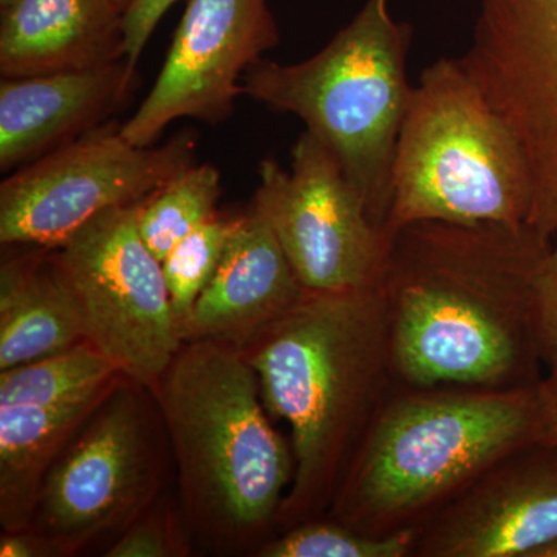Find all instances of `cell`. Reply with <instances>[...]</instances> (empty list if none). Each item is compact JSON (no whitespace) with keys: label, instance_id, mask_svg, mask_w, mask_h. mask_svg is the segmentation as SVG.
I'll list each match as a JSON object with an SVG mask.
<instances>
[{"label":"cell","instance_id":"cell-12","mask_svg":"<svg viewBox=\"0 0 557 557\" xmlns=\"http://www.w3.org/2000/svg\"><path fill=\"white\" fill-rule=\"evenodd\" d=\"M278 42L270 0H188L152 89L121 134L152 146L178 120L225 123L244 97L245 73Z\"/></svg>","mask_w":557,"mask_h":557},{"label":"cell","instance_id":"cell-14","mask_svg":"<svg viewBox=\"0 0 557 557\" xmlns=\"http://www.w3.org/2000/svg\"><path fill=\"white\" fill-rule=\"evenodd\" d=\"M138 86L126 60L0 81V171L13 172L113 120Z\"/></svg>","mask_w":557,"mask_h":557},{"label":"cell","instance_id":"cell-22","mask_svg":"<svg viewBox=\"0 0 557 557\" xmlns=\"http://www.w3.org/2000/svg\"><path fill=\"white\" fill-rule=\"evenodd\" d=\"M236 219L237 215L233 218L219 212L183 237L161 262L180 336L194 306L222 262Z\"/></svg>","mask_w":557,"mask_h":557},{"label":"cell","instance_id":"cell-17","mask_svg":"<svg viewBox=\"0 0 557 557\" xmlns=\"http://www.w3.org/2000/svg\"><path fill=\"white\" fill-rule=\"evenodd\" d=\"M84 339L78 306L53 249L28 247V251L3 255L0 372L58 354Z\"/></svg>","mask_w":557,"mask_h":557},{"label":"cell","instance_id":"cell-7","mask_svg":"<svg viewBox=\"0 0 557 557\" xmlns=\"http://www.w3.org/2000/svg\"><path fill=\"white\" fill-rule=\"evenodd\" d=\"M171 463L152 391L120 375L51 467L28 530L51 556L108 549L163 496Z\"/></svg>","mask_w":557,"mask_h":557},{"label":"cell","instance_id":"cell-6","mask_svg":"<svg viewBox=\"0 0 557 557\" xmlns=\"http://www.w3.org/2000/svg\"><path fill=\"white\" fill-rule=\"evenodd\" d=\"M531 208L530 168L507 121L460 58L429 65L399 131L387 236L429 220L527 225Z\"/></svg>","mask_w":557,"mask_h":557},{"label":"cell","instance_id":"cell-16","mask_svg":"<svg viewBox=\"0 0 557 557\" xmlns=\"http://www.w3.org/2000/svg\"><path fill=\"white\" fill-rule=\"evenodd\" d=\"M0 13L2 78L126 60L124 13L113 0H16Z\"/></svg>","mask_w":557,"mask_h":557},{"label":"cell","instance_id":"cell-3","mask_svg":"<svg viewBox=\"0 0 557 557\" xmlns=\"http://www.w3.org/2000/svg\"><path fill=\"white\" fill-rule=\"evenodd\" d=\"M177 468L193 548L256 556L277 534L295 458L271 426L240 348L185 341L152 388Z\"/></svg>","mask_w":557,"mask_h":557},{"label":"cell","instance_id":"cell-19","mask_svg":"<svg viewBox=\"0 0 557 557\" xmlns=\"http://www.w3.org/2000/svg\"><path fill=\"white\" fill-rule=\"evenodd\" d=\"M120 372L89 341L0 372L2 406H54L89 397Z\"/></svg>","mask_w":557,"mask_h":557},{"label":"cell","instance_id":"cell-28","mask_svg":"<svg viewBox=\"0 0 557 557\" xmlns=\"http://www.w3.org/2000/svg\"><path fill=\"white\" fill-rule=\"evenodd\" d=\"M113 2L116 3V7H119V9L123 11V13H126V11L129 10V7L132 5V3L135 2V0H113Z\"/></svg>","mask_w":557,"mask_h":557},{"label":"cell","instance_id":"cell-15","mask_svg":"<svg viewBox=\"0 0 557 557\" xmlns=\"http://www.w3.org/2000/svg\"><path fill=\"white\" fill-rule=\"evenodd\" d=\"M306 292L269 220L251 203L237 215L222 262L182 330L183 343L245 347Z\"/></svg>","mask_w":557,"mask_h":557},{"label":"cell","instance_id":"cell-26","mask_svg":"<svg viewBox=\"0 0 557 557\" xmlns=\"http://www.w3.org/2000/svg\"><path fill=\"white\" fill-rule=\"evenodd\" d=\"M0 556L2 557H47L51 556L49 547L30 530L17 533H3L0 537Z\"/></svg>","mask_w":557,"mask_h":557},{"label":"cell","instance_id":"cell-2","mask_svg":"<svg viewBox=\"0 0 557 557\" xmlns=\"http://www.w3.org/2000/svg\"><path fill=\"white\" fill-rule=\"evenodd\" d=\"M240 351L270 416L292 429L295 474L277 534L325 518L370 424L398 386L380 285L307 289Z\"/></svg>","mask_w":557,"mask_h":557},{"label":"cell","instance_id":"cell-13","mask_svg":"<svg viewBox=\"0 0 557 557\" xmlns=\"http://www.w3.org/2000/svg\"><path fill=\"white\" fill-rule=\"evenodd\" d=\"M557 541V448L494 465L416 531L413 557H533Z\"/></svg>","mask_w":557,"mask_h":557},{"label":"cell","instance_id":"cell-20","mask_svg":"<svg viewBox=\"0 0 557 557\" xmlns=\"http://www.w3.org/2000/svg\"><path fill=\"white\" fill-rule=\"evenodd\" d=\"M222 175L214 164L194 163L138 205V230L163 262L183 237L219 214Z\"/></svg>","mask_w":557,"mask_h":557},{"label":"cell","instance_id":"cell-23","mask_svg":"<svg viewBox=\"0 0 557 557\" xmlns=\"http://www.w3.org/2000/svg\"><path fill=\"white\" fill-rule=\"evenodd\" d=\"M194 552L180 507L163 494L102 553L106 557H178Z\"/></svg>","mask_w":557,"mask_h":557},{"label":"cell","instance_id":"cell-9","mask_svg":"<svg viewBox=\"0 0 557 557\" xmlns=\"http://www.w3.org/2000/svg\"><path fill=\"white\" fill-rule=\"evenodd\" d=\"M53 255L86 339L120 375L152 391L183 339L163 265L138 230V205L101 212Z\"/></svg>","mask_w":557,"mask_h":557},{"label":"cell","instance_id":"cell-21","mask_svg":"<svg viewBox=\"0 0 557 557\" xmlns=\"http://www.w3.org/2000/svg\"><path fill=\"white\" fill-rule=\"evenodd\" d=\"M416 531L369 536L338 520L319 518L276 534L258 557H413Z\"/></svg>","mask_w":557,"mask_h":557},{"label":"cell","instance_id":"cell-29","mask_svg":"<svg viewBox=\"0 0 557 557\" xmlns=\"http://www.w3.org/2000/svg\"><path fill=\"white\" fill-rule=\"evenodd\" d=\"M16 2V0H0V10L9 9L11 3Z\"/></svg>","mask_w":557,"mask_h":557},{"label":"cell","instance_id":"cell-5","mask_svg":"<svg viewBox=\"0 0 557 557\" xmlns=\"http://www.w3.org/2000/svg\"><path fill=\"white\" fill-rule=\"evenodd\" d=\"M409 44L410 27L392 20L387 0H366L313 57L295 64L263 58L242 79L244 97L298 116L327 146L370 220L383 231L399 131L412 94Z\"/></svg>","mask_w":557,"mask_h":557},{"label":"cell","instance_id":"cell-10","mask_svg":"<svg viewBox=\"0 0 557 557\" xmlns=\"http://www.w3.org/2000/svg\"><path fill=\"white\" fill-rule=\"evenodd\" d=\"M252 205L309 292L380 284L391 237L370 220L338 160L309 131L293 146L289 170L271 159L260 163Z\"/></svg>","mask_w":557,"mask_h":557},{"label":"cell","instance_id":"cell-18","mask_svg":"<svg viewBox=\"0 0 557 557\" xmlns=\"http://www.w3.org/2000/svg\"><path fill=\"white\" fill-rule=\"evenodd\" d=\"M113 383L89 397L62 405L0 408V525L3 533L30 528L51 467L100 406Z\"/></svg>","mask_w":557,"mask_h":557},{"label":"cell","instance_id":"cell-25","mask_svg":"<svg viewBox=\"0 0 557 557\" xmlns=\"http://www.w3.org/2000/svg\"><path fill=\"white\" fill-rule=\"evenodd\" d=\"M177 0H135L124 13L126 61L137 69L150 36L157 30L164 14Z\"/></svg>","mask_w":557,"mask_h":557},{"label":"cell","instance_id":"cell-1","mask_svg":"<svg viewBox=\"0 0 557 557\" xmlns=\"http://www.w3.org/2000/svg\"><path fill=\"white\" fill-rule=\"evenodd\" d=\"M531 225L410 223L380 289L399 387L505 391L541 379L536 278L552 251Z\"/></svg>","mask_w":557,"mask_h":557},{"label":"cell","instance_id":"cell-24","mask_svg":"<svg viewBox=\"0 0 557 557\" xmlns=\"http://www.w3.org/2000/svg\"><path fill=\"white\" fill-rule=\"evenodd\" d=\"M534 330L542 366L557 380V247L548 252L536 278Z\"/></svg>","mask_w":557,"mask_h":557},{"label":"cell","instance_id":"cell-8","mask_svg":"<svg viewBox=\"0 0 557 557\" xmlns=\"http://www.w3.org/2000/svg\"><path fill=\"white\" fill-rule=\"evenodd\" d=\"M197 134L137 146L109 121L64 148L10 172L0 185V244L58 248L108 209L143 203L197 163Z\"/></svg>","mask_w":557,"mask_h":557},{"label":"cell","instance_id":"cell-11","mask_svg":"<svg viewBox=\"0 0 557 557\" xmlns=\"http://www.w3.org/2000/svg\"><path fill=\"white\" fill-rule=\"evenodd\" d=\"M461 64L522 146L530 225L557 236V0H482Z\"/></svg>","mask_w":557,"mask_h":557},{"label":"cell","instance_id":"cell-4","mask_svg":"<svg viewBox=\"0 0 557 557\" xmlns=\"http://www.w3.org/2000/svg\"><path fill=\"white\" fill-rule=\"evenodd\" d=\"M544 380L505 391L395 387L327 518L386 537L417 531L494 465L542 443Z\"/></svg>","mask_w":557,"mask_h":557},{"label":"cell","instance_id":"cell-27","mask_svg":"<svg viewBox=\"0 0 557 557\" xmlns=\"http://www.w3.org/2000/svg\"><path fill=\"white\" fill-rule=\"evenodd\" d=\"M545 428L542 443L557 448V380L544 379Z\"/></svg>","mask_w":557,"mask_h":557}]
</instances>
